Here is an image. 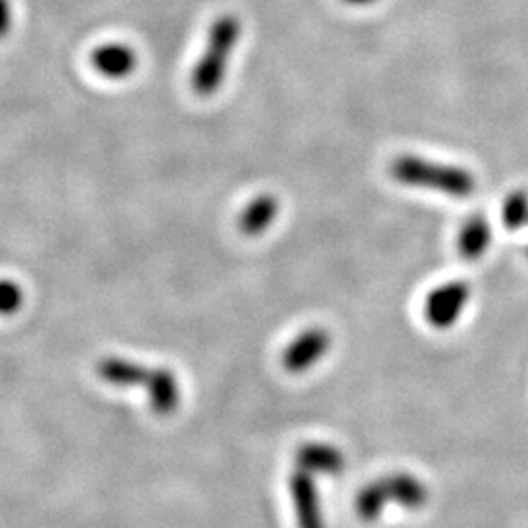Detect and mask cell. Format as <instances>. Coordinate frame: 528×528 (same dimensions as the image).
I'll return each instance as SVG.
<instances>
[{"label":"cell","instance_id":"12","mask_svg":"<svg viewBox=\"0 0 528 528\" xmlns=\"http://www.w3.org/2000/svg\"><path fill=\"white\" fill-rule=\"evenodd\" d=\"M503 225L511 231H517L528 225V192L527 190H515L511 192L501 210Z\"/></svg>","mask_w":528,"mask_h":528},{"label":"cell","instance_id":"3","mask_svg":"<svg viewBox=\"0 0 528 528\" xmlns=\"http://www.w3.org/2000/svg\"><path fill=\"white\" fill-rule=\"evenodd\" d=\"M239 34H241V22L233 14H223L210 26L204 53L190 77V87L198 96L206 98L220 90L227 73L229 59L239 42Z\"/></svg>","mask_w":528,"mask_h":528},{"label":"cell","instance_id":"11","mask_svg":"<svg viewBox=\"0 0 528 528\" xmlns=\"http://www.w3.org/2000/svg\"><path fill=\"white\" fill-rule=\"evenodd\" d=\"M491 245V227L484 216L464 221L458 233V251L466 261H478Z\"/></svg>","mask_w":528,"mask_h":528},{"label":"cell","instance_id":"4","mask_svg":"<svg viewBox=\"0 0 528 528\" xmlns=\"http://www.w3.org/2000/svg\"><path fill=\"white\" fill-rule=\"evenodd\" d=\"M427 499V485L417 476L399 472L362 487V491L356 495V513L362 521L372 523L380 517V513L388 507L390 501L405 509L417 511L427 503Z\"/></svg>","mask_w":528,"mask_h":528},{"label":"cell","instance_id":"1","mask_svg":"<svg viewBox=\"0 0 528 528\" xmlns=\"http://www.w3.org/2000/svg\"><path fill=\"white\" fill-rule=\"evenodd\" d=\"M96 374L102 382L118 388H143L155 415L169 417L178 409L180 388L176 376L167 368H147L122 356L98 360Z\"/></svg>","mask_w":528,"mask_h":528},{"label":"cell","instance_id":"9","mask_svg":"<svg viewBox=\"0 0 528 528\" xmlns=\"http://www.w3.org/2000/svg\"><path fill=\"white\" fill-rule=\"evenodd\" d=\"M90 63L96 73L106 79H126L130 77L137 67V53L130 45L104 44L98 45L92 55Z\"/></svg>","mask_w":528,"mask_h":528},{"label":"cell","instance_id":"6","mask_svg":"<svg viewBox=\"0 0 528 528\" xmlns=\"http://www.w3.org/2000/svg\"><path fill=\"white\" fill-rule=\"evenodd\" d=\"M331 349V335L321 327L302 331L282 354V366L290 374H302L313 368Z\"/></svg>","mask_w":528,"mask_h":528},{"label":"cell","instance_id":"7","mask_svg":"<svg viewBox=\"0 0 528 528\" xmlns=\"http://www.w3.org/2000/svg\"><path fill=\"white\" fill-rule=\"evenodd\" d=\"M290 495L294 501V511L298 519V528H325V517L317 493V485L313 476L296 470L290 478Z\"/></svg>","mask_w":528,"mask_h":528},{"label":"cell","instance_id":"2","mask_svg":"<svg viewBox=\"0 0 528 528\" xmlns=\"http://www.w3.org/2000/svg\"><path fill=\"white\" fill-rule=\"evenodd\" d=\"M390 175L405 186L437 190L452 198H470L476 190V178L470 171L454 165L435 163L417 155L396 157L390 165Z\"/></svg>","mask_w":528,"mask_h":528},{"label":"cell","instance_id":"10","mask_svg":"<svg viewBox=\"0 0 528 528\" xmlns=\"http://www.w3.org/2000/svg\"><path fill=\"white\" fill-rule=\"evenodd\" d=\"M278 212H280V204H278V198L276 196H272V194H259L241 212L239 221H237L239 223V229L247 237L263 235L264 231L278 218Z\"/></svg>","mask_w":528,"mask_h":528},{"label":"cell","instance_id":"13","mask_svg":"<svg viewBox=\"0 0 528 528\" xmlns=\"http://www.w3.org/2000/svg\"><path fill=\"white\" fill-rule=\"evenodd\" d=\"M24 306V290L18 282L2 278L0 280V315H12Z\"/></svg>","mask_w":528,"mask_h":528},{"label":"cell","instance_id":"14","mask_svg":"<svg viewBox=\"0 0 528 528\" xmlns=\"http://www.w3.org/2000/svg\"><path fill=\"white\" fill-rule=\"evenodd\" d=\"M12 28V4L10 0H0V40L8 36Z\"/></svg>","mask_w":528,"mask_h":528},{"label":"cell","instance_id":"5","mask_svg":"<svg viewBox=\"0 0 528 528\" xmlns=\"http://www.w3.org/2000/svg\"><path fill=\"white\" fill-rule=\"evenodd\" d=\"M468 300H470L468 282L454 280V282L442 284L439 288H435L425 300V306H423L425 319L435 329H450L464 313Z\"/></svg>","mask_w":528,"mask_h":528},{"label":"cell","instance_id":"8","mask_svg":"<svg viewBox=\"0 0 528 528\" xmlns=\"http://www.w3.org/2000/svg\"><path fill=\"white\" fill-rule=\"evenodd\" d=\"M296 464L311 476H339L343 474L347 460L333 444L306 442L296 452Z\"/></svg>","mask_w":528,"mask_h":528},{"label":"cell","instance_id":"15","mask_svg":"<svg viewBox=\"0 0 528 528\" xmlns=\"http://www.w3.org/2000/svg\"><path fill=\"white\" fill-rule=\"evenodd\" d=\"M349 4H354V6H364V4H372L374 0H345Z\"/></svg>","mask_w":528,"mask_h":528}]
</instances>
